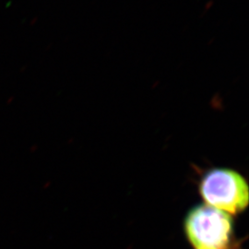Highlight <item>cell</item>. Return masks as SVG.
I'll return each instance as SVG.
<instances>
[{"label": "cell", "mask_w": 249, "mask_h": 249, "mask_svg": "<svg viewBox=\"0 0 249 249\" xmlns=\"http://www.w3.org/2000/svg\"><path fill=\"white\" fill-rule=\"evenodd\" d=\"M206 204L228 214H237L249 205V185L235 171L213 169L208 172L199 186Z\"/></svg>", "instance_id": "1"}, {"label": "cell", "mask_w": 249, "mask_h": 249, "mask_svg": "<svg viewBox=\"0 0 249 249\" xmlns=\"http://www.w3.org/2000/svg\"><path fill=\"white\" fill-rule=\"evenodd\" d=\"M188 240L196 249H225L231 239V215L209 205L191 210L185 220Z\"/></svg>", "instance_id": "2"}]
</instances>
